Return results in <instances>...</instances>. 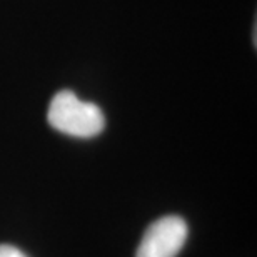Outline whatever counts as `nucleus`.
<instances>
[{
	"label": "nucleus",
	"instance_id": "f257e3e1",
	"mask_svg": "<svg viewBox=\"0 0 257 257\" xmlns=\"http://www.w3.org/2000/svg\"><path fill=\"white\" fill-rule=\"evenodd\" d=\"M47 120L55 131L80 139L99 136L105 127L104 112L92 102L80 100L72 90H60L54 95Z\"/></svg>",
	"mask_w": 257,
	"mask_h": 257
},
{
	"label": "nucleus",
	"instance_id": "f03ea898",
	"mask_svg": "<svg viewBox=\"0 0 257 257\" xmlns=\"http://www.w3.org/2000/svg\"><path fill=\"white\" fill-rule=\"evenodd\" d=\"M187 222L179 215H164L146 229L136 257H176L187 240Z\"/></svg>",
	"mask_w": 257,
	"mask_h": 257
},
{
	"label": "nucleus",
	"instance_id": "7ed1b4c3",
	"mask_svg": "<svg viewBox=\"0 0 257 257\" xmlns=\"http://www.w3.org/2000/svg\"><path fill=\"white\" fill-rule=\"evenodd\" d=\"M0 257H27L22 250L9 244H0Z\"/></svg>",
	"mask_w": 257,
	"mask_h": 257
}]
</instances>
